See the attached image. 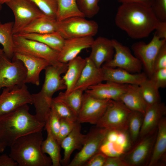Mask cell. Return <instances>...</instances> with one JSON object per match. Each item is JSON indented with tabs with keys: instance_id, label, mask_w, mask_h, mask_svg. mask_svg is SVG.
Instances as JSON below:
<instances>
[{
	"instance_id": "1",
	"label": "cell",
	"mask_w": 166,
	"mask_h": 166,
	"mask_svg": "<svg viewBox=\"0 0 166 166\" xmlns=\"http://www.w3.org/2000/svg\"><path fill=\"white\" fill-rule=\"evenodd\" d=\"M160 21L151 7L135 3H122L115 18L117 26L134 39L148 37Z\"/></svg>"
},
{
	"instance_id": "2",
	"label": "cell",
	"mask_w": 166,
	"mask_h": 166,
	"mask_svg": "<svg viewBox=\"0 0 166 166\" xmlns=\"http://www.w3.org/2000/svg\"><path fill=\"white\" fill-rule=\"evenodd\" d=\"M45 124L30 113L28 104L24 105L0 116V140L10 147L19 137L42 131Z\"/></svg>"
},
{
	"instance_id": "3",
	"label": "cell",
	"mask_w": 166,
	"mask_h": 166,
	"mask_svg": "<svg viewBox=\"0 0 166 166\" xmlns=\"http://www.w3.org/2000/svg\"><path fill=\"white\" fill-rule=\"evenodd\" d=\"M67 68V63L59 62L49 65L45 69V80L41 89L38 93L32 94L36 112L34 115L39 121L45 123L46 121L55 93L66 89L61 75L65 73Z\"/></svg>"
},
{
	"instance_id": "4",
	"label": "cell",
	"mask_w": 166,
	"mask_h": 166,
	"mask_svg": "<svg viewBox=\"0 0 166 166\" xmlns=\"http://www.w3.org/2000/svg\"><path fill=\"white\" fill-rule=\"evenodd\" d=\"M43 140L42 131L20 137L10 146L9 156L20 166H52L50 158L42 151Z\"/></svg>"
},
{
	"instance_id": "5",
	"label": "cell",
	"mask_w": 166,
	"mask_h": 166,
	"mask_svg": "<svg viewBox=\"0 0 166 166\" xmlns=\"http://www.w3.org/2000/svg\"><path fill=\"white\" fill-rule=\"evenodd\" d=\"M97 23L85 17H73L57 21V32L64 39L93 37L98 30Z\"/></svg>"
},
{
	"instance_id": "6",
	"label": "cell",
	"mask_w": 166,
	"mask_h": 166,
	"mask_svg": "<svg viewBox=\"0 0 166 166\" xmlns=\"http://www.w3.org/2000/svg\"><path fill=\"white\" fill-rule=\"evenodd\" d=\"M15 53L28 55L44 59L50 65L58 61L59 52L39 42L24 37L18 34L13 35Z\"/></svg>"
},
{
	"instance_id": "7",
	"label": "cell",
	"mask_w": 166,
	"mask_h": 166,
	"mask_svg": "<svg viewBox=\"0 0 166 166\" xmlns=\"http://www.w3.org/2000/svg\"><path fill=\"white\" fill-rule=\"evenodd\" d=\"M6 4L14 16L13 34L19 33L33 21L44 14L30 0H10Z\"/></svg>"
},
{
	"instance_id": "8",
	"label": "cell",
	"mask_w": 166,
	"mask_h": 166,
	"mask_svg": "<svg viewBox=\"0 0 166 166\" xmlns=\"http://www.w3.org/2000/svg\"><path fill=\"white\" fill-rule=\"evenodd\" d=\"M26 71L20 61L8 58L4 53L0 55V90L25 83Z\"/></svg>"
},
{
	"instance_id": "9",
	"label": "cell",
	"mask_w": 166,
	"mask_h": 166,
	"mask_svg": "<svg viewBox=\"0 0 166 166\" xmlns=\"http://www.w3.org/2000/svg\"><path fill=\"white\" fill-rule=\"evenodd\" d=\"M131 112L121 101L112 100L96 126L108 130L127 131Z\"/></svg>"
},
{
	"instance_id": "10",
	"label": "cell",
	"mask_w": 166,
	"mask_h": 166,
	"mask_svg": "<svg viewBox=\"0 0 166 166\" xmlns=\"http://www.w3.org/2000/svg\"><path fill=\"white\" fill-rule=\"evenodd\" d=\"M108 130L96 127L87 134L86 139L80 151L76 154L68 166H83L94 155L100 151Z\"/></svg>"
},
{
	"instance_id": "11",
	"label": "cell",
	"mask_w": 166,
	"mask_h": 166,
	"mask_svg": "<svg viewBox=\"0 0 166 166\" xmlns=\"http://www.w3.org/2000/svg\"><path fill=\"white\" fill-rule=\"evenodd\" d=\"M29 104H33L32 95L26 84L4 88L0 94V116Z\"/></svg>"
},
{
	"instance_id": "12",
	"label": "cell",
	"mask_w": 166,
	"mask_h": 166,
	"mask_svg": "<svg viewBox=\"0 0 166 166\" xmlns=\"http://www.w3.org/2000/svg\"><path fill=\"white\" fill-rule=\"evenodd\" d=\"M112 100L95 98L84 93L82 102L77 116L80 123L96 124L103 116Z\"/></svg>"
},
{
	"instance_id": "13",
	"label": "cell",
	"mask_w": 166,
	"mask_h": 166,
	"mask_svg": "<svg viewBox=\"0 0 166 166\" xmlns=\"http://www.w3.org/2000/svg\"><path fill=\"white\" fill-rule=\"evenodd\" d=\"M112 41L115 51L113 57L103 66L119 68L132 73L141 72L142 65L129 48L116 39H112Z\"/></svg>"
},
{
	"instance_id": "14",
	"label": "cell",
	"mask_w": 166,
	"mask_h": 166,
	"mask_svg": "<svg viewBox=\"0 0 166 166\" xmlns=\"http://www.w3.org/2000/svg\"><path fill=\"white\" fill-rule=\"evenodd\" d=\"M157 134V129L139 140L136 145L121 156L129 166H140L149 162Z\"/></svg>"
},
{
	"instance_id": "15",
	"label": "cell",
	"mask_w": 166,
	"mask_h": 166,
	"mask_svg": "<svg viewBox=\"0 0 166 166\" xmlns=\"http://www.w3.org/2000/svg\"><path fill=\"white\" fill-rule=\"evenodd\" d=\"M166 39H161L155 34L150 42L146 44L143 42L135 43L132 49L135 56L141 62L149 77L153 72L155 58Z\"/></svg>"
},
{
	"instance_id": "16",
	"label": "cell",
	"mask_w": 166,
	"mask_h": 166,
	"mask_svg": "<svg viewBox=\"0 0 166 166\" xmlns=\"http://www.w3.org/2000/svg\"><path fill=\"white\" fill-rule=\"evenodd\" d=\"M12 59L20 61L25 67L26 71L25 83H30L36 86L40 85L41 72L50 65L44 59L17 53H14Z\"/></svg>"
},
{
	"instance_id": "17",
	"label": "cell",
	"mask_w": 166,
	"mask_h": 166,
	"mask_svg": "<svg viewBox=\"0 0 166 166\" xmlns=\"http://www.w3.org/2000/svg\"><path fill=\"white\" fill-rule=\"evenodd\" d=\"M166 113V107L164 103L160 101L148 105L144 115L139 139L156 131L159 122L164 117Z\"/></svg>"
},
{
	"instance_id": "18",
	"label": "cell",
	"mask_w": 166,
	"mask_h": 166,
	"mask_svg": "<svg viewBox=\"0 0 166 166\" xmlns=\"http://www.w3.org/2000/svg\"><path fill=\"white\" fill-rule=\"evenodd\" d=\"M128 85L106 81L90 86L85 92L100 99L119 101L121 96L127 90Z\"/></svg>"
},
{
	"instance_id": "19",
	"label": "cell",
	"mask_w": 166,
	"mask_h": 166,
	"mask_svg": "<svg viewBox=\"0 0 166 166\" xmlns=\"http://www.w3.org/2000/svg\"><path fill=\"white\" fill-rule=\"evenodd\" d=\"M103 71L104 81H110L121 84L139 85L148 78L144 73H132L118 68L102 66Z\"/></svg>"
},
{
	"instance_id": "20",
	"label": "cell",
	"mask_w": 166,
	"mask_h": 166,
	"mask_svg": "<svg viewBox=\"0 0 166 166\" xmlns=\"http://www.w3.org/2000/svg\"><path fill=\"white\" fill-rule=\"evenodd\" d=\"M90 48L91 51L89 57L98 67L111 60L114 53L112 39L99 37L94 40Z\"/></svg>"
},
{
	"instance_id": "21",
	"label": "cell",
	"mask_w": 166,
	"mask_h": 166,
	"mask_svg": "<svg viewBox=\"0 0 166 166\" xmlns=\"http://www.w3.org/2000/svg\"><path fill=\"white\" fill-rule=\"evenodd\" d=\"M94 40L93 37L65 39L63 47L59 52L58 61L67 63L78 56L83 50L90 48Z\"/></svg>"
},
{
	"instance_id": "22",
	"label": "cell",
	"mask_w": 166,
	"mask_h": 166,
	"mask_svg": "<svg viewBox=\"0 0 166 166\" xmlns=\"http://www.w3.org/2000/svg\"><path fill=\"white\" fill-rule=\"evenodd\" d=\"M85 59V65L73 90L79 89L85 91L89 87L104 81L103 71L102 67H97L89 57Z\"/></svg>"
},
{
	"instance_id": "23",
	"label": "cell",
	"mask_w": 166,
	"mask_h": 166,
	"mask_svg": "<svg viewBox=\"0 0 166 166\" xmlns=\"http://www.w3.org/2000/svg\"><path fill=\"white\" fill-rule=\"evenodd\" d=\"M81 124L77 121L70 133L61 142L60 146L64 150V156L61 159V164L68 165L70 156L76 149H80L86 139L87 134L81 132Z\"/></svg>"
},
{
	"instance_id": "24",
	"label": "cell",
	"mask_w": 166,
	"mask_h": 166,
	"mask_svg": "<svg viewBox=\"0 0 166 166\" xmlns=\"http://www.w3.org/2000/svg\"><path fill=\"white\" fill-rule=\"evenodd\" d=\"M166 151V119L162 117L158 124L157 134L148 166H156L165 159Z\"/></svg>"
},
{
	"instance_id": "25",
	"label": "cell",
	"mask_w": 166,
	"mask_h": 166,
	"mask_svg": "<svg viewBox=\"0 0 166 166\" xmlns=\"http://www.w3.org/2000/svg\"><path fill=\"white\" fill-rule=\"evenodd\" d=\"M86 62V59L77 56L69 61L68 68L62 77L66 86L65 93L67 94L72 92L78 80Z\"/></svg>"
},
{
	"instance_id": "26",
	"label": "cell",
	"mask_w": 166,
	"mask_h": 166,
	"mask_svg": "<svg viewBox=\"0 0 166 166\" xmlns=\"http://www.w3.org/2000/svg\"><path fill=\"white\" fill-rule=\"evenodd\" d=\"M119 101L131 111L139 112L144 115L148 106L140 91L139 86L136 85L128 84L127 90Z\"/></svg>"
},
{
	"instance_id": "27",
	"label": "cell",
	"mask_w": 166,
	"mask_h": 166,
	"mask_svg": "<svg viewBox=\"0 0 166 166\" xmlns=\"http://www.w3.org/2000/svg\"><path fill=\"white\" fill-rule=\"evenodd\" d=\"M57 24L56 19L44 14L33 21L19 33L44 34L53 32L57 31Z\"/></svg>"
},
{
	"instance_id": "28",
	"label": "cell",
	"mask_w": 166,
	"mask_h": 166,
	"mask_svg": "<svg viewBox=\"0 0 166 166\" xmlns=\"http://www.w3.org/2000/svg\"><path fill=\"white\" fill-rule=\"evenodd\" d=\"M45 127L47 136L46 139L42 142V151L44 153L49 155L52 161V166H60V146L52 134L47 122L45 123Z\"/></svg>"
},
{
	"instance_id": "29",
	"label": "cell",
	"mask_w": 166,
	"mask_h": 166,
	"mask_svg": "<svg viewBox=\"0 0 166 166\" xmlns=\"http://www.w3.org/2000/svg\"><path fill=\"white\" fill-rule=\"evenodd\" d=\"M18 34L26 38L43 43L59 52L61 50L65 40L57 31L44 34L24 33Z\"/></svg>"
},
{
	"instance_id": "30",
	"label": "cell",
	"mask_w": 166,
	"mask_h": 166,
	"mask_svg": "<svg viewBox=\"0 0 166 166\" xmlns=\"http://www.w3.org/2000/svg\"><path fill=\"white\" fill-rule=\"evenodd\" d=\"M14 22L2 23L0 22V44L4 54L11 60L14 54L13 28Z\"/></svg>"
},
{
	"instance_id": "31",
	"label": "cell",
	"mask_w": 166,
	"mask_h": 166,
	"mask_svg": "<svg viewBox=\"0 0 166 166\" xmlns=\"http://www.w3.org/2000/svg\"><path fill=\"white\" fill-rule=\"evenodd\" d=\"M84 93L83 91L79 89L73 90L67 94L61 92L53 99L65 104L77 117L82 105Z\"/></svg>"
},
{
	"instance_id": "32",
	"label": "cell",
	"mask_w": 166,
	"mask_h": 166,
	"mask_svg": "<svg viewBox=\"0 0 166 166\" xmlns=\"http://www.w3.org/2000/svg\"><path fill=\"white\" fill-rule=\"evenodd\" d=\"M57 10L56 19L59 21L73 17H85L77 4L76 0H57Z\"/></svg>"
},
{
	"instance_id": "33",
	"label": "cell",
	"mask_w": 166,
	"mask_h": 166,
	"mask_svg": "<svg viewBox=\"0 0 166 166\" xmlns=\"http://www.w3.org/2000/svg\"><path fill=\"white\" fill-rule=\"evenodd\" d=\"M143 117V114L136 111H132L130 114L127 131L132 144L138 140Z\"/></svg>"
},
{
	"instance_id": "34",
	"label": "cell",
	"mask_w": 166,
	"mask_h": 166,
	"mask_svg": "<svg viewBox=\"0 0 166 166\" xmlns=\"http://www.w3.org/2000/svg\"><path fill=\"white\" fill-rule=\"evenodd\" d=\"M138 86L141 94L148 105L160 101L159 89L148 78Z\"/></svg>"
},
{
	"instance_id": "35",
	"label": "cell",
	"mask_w": 166,
	"mask_h": 166,
	"mask_svg": "<svg viewBox=\"0 0 166 166\" xmlns=\"http://www.w3.org/2000/svg\"><path fill=\"white\" fill-rule=\"evenodd\" d=\"M77 4L85 17L91 18L99 12V0H76Z\"/></svg>"
},
{
	"instance_id": "36",
	"label": "cell",
	"mask_w": 166,
	"mask_h": 166,
	"mask_svg": "<svg viewBox=\"0 0 166 166\" xmlns=\"http://www.w3.org/2000/svg\"><path fill=\"white\" fill-rule=\"evenodd\" d=\"M51 108L55 111L61 119L77 121V117L67 106L64 103L53 98Z\"/></svg>"
},
{
	"instance_id": "37",
	"label": "cell",
	"mask_w": 166,
	"mask_h": 166,
	"mask_svg": "<svg viewBox=\"0 0 166 166\" xmlns=\"http://www.w3.org/2000/svg\"><path fill=\"white\" fill-rule=\"evenodd\" d=\"M45 15L56 19L57 10V0H30Z\"/></svg>"
},
{
	"instance_id": "38",
	"label": "cell",
	"mask_w": 166,
	"mask_h": 166,
	"mask_svg": "<svg viewBox=\"0 0 166 166\" xmlns=\"http://www.w3.org/2000/svg\"><path fill=\"white\" fill-rule=\"evenodd\" d=\"M77 121L61 119V124L57 140L60 145L62 141L67 136L74 128Z\"/></svg>"
},
{
	"instance_id": "39",
	"label": "cell",
	"mask_w": 166,
	"mask_h": 166,
	"mask_svg": "<svg viewBox=\"0 0 166 166\" xmlns=\"http://www.w3.org/2000/svg\"><path fill=\"white\" fill-rule=\"evenodd\" d=\"M149 79L153 84L159 89L166 87V68L153 71Z\"/></svg>"
},
{
	"instance_id": "40",
	"label": "cell",
	"mask_w": 166,
	"mask_h": 166,
	"mask_svg": "<svg viewBox=\"0 0 166 166\" xmlns=\"http://www.w3.org/2000/svg\"><path fill=\"white\" fill-rule=\"evenodd\" d=\"M46 122L48 124L52 134L57 139L60 126L61 119L52 108Z\"/></svg>"
},
{
	"instance_id": "41",
	"label": "cell",
	"mask_w": 166,
	"mask_h": 166,
	"mask_svg": "<svg viewBox=\"0 0 166 166\" xmlns=\"http://www.w3.org/2000/svg\"><path fill=\"white\" fill-rule=\"evenodd\" d=\"M151 7L159 21H166V0H154Z\"/></svg>"
},
{
	"instance_id": "42",
	"label": "cell",
	"mask_w": 166,
	"mask_h": 166,
	"mask_svg": "<svg viewBox=\"0 0 166 166\" xmlns=\"http://www.w3.org/2000/svg\"><path fill=\"white\" fill-rule=\"evenodd\" d=\"M166 68V42L161 46L154 61L153 71Z\"/></svg>"
},
{
	"instance_id": "43",
	"label": "cell",
	"mask_w": 166,
	"mask_h": 166,
	"mask_svg": "<svg viewBox=\"0 0 166 166\" xmlns=\"http://www.w3.org/2000/svg\"><path fill=\"white\" fill-rule=\"evenodd\" d=\"M107 156L100 151L90 158L84 166H104Z\"/></svg>"
},
{
	"instance_id": "44",
	"label": "cell",
	"mask_w": 166,
	"mask_h": 166,
	"mask_svg": "<svg viewBox=\"0 0 166 166\" xmlns=\"http://www.w3.org/2000/svg\"><path fill=\"white\" fill-rule=\"evenodd\" d=\"M104 166H129L121 156H107Z\"/></svg>"
},
{
	"instance_id": "45",
	"label": "cell",
	"mask_w": 166,
	"mask_h": 166,
	"mask_svg": "<svg viewBox=\"0 0 166 166\" xmlns=\"http://www.w3.org/2000/svg\"><path fill=\"white\" fill-rule=\"evenodd\" d=\"M155 34L161 39H166V21H160Z\"/></svg>"
},
{
	"instance_id": "46",
	"label": "cell",
	"mask_w": 166,
	"mask_h": 166,
	"mask_svg": "<svg viewBox=\"0 0 166 166\" xmlns=\"http://www.w3.org/2000/svg\"><path fill=\"white\" fill-rule=\"evenodd\" d=\"M18 163L13 158L6 154L0 156V166H17Z\"/></svg>"
},
{
	"instance_id": "47",
	"label": "cell",
	"mask_w": 166,
	"mask_h": 166,
	"mask_svg": "<svg viewBox=\"0 0 166 166\" xmlns=\"http://www.w3.org/2000/svg\"><path fill=\"white\" fill-rule=\"evenodd\" d=\"M121 3H135L140 4L151 7L154 0H117Z\"/></svg>"
},
{
	"instance_id": "48",
	"label": "cell",
	"mask_w": 166,
	"mask_h": 166,
	"mask_svg": "<svg viewBox=\"0 0 166 166\" xmlns=\"http://www.w3.org/2000/svg\"><path fill=\"white\" fill-rule=\"evenodd\" d=\"M6 146L0 140V153L2 152Z\"/></svg>"
},
{
	"instance_id": "49",
	"label": "cell",
	"mask_w": 166,
	"mask_h": 166,
	"mask_svg": "<svg viewBox=\"0 0 166 166\" xmlns=\"http://www.w3.org/2000/svg\"><path fill=\"white\" fill-rule=\"evenodd\" d=\"M10 0H0V3L2 5L3 4L6 3Z\"/></svg>"
},
{
	"instance_id": "50",
	"label": "cell",
	"mask_w": 166,
	"mask_h": 166,
	"mask_svg": "<svg viewBox=\"0 0 166 166\" xmlns=\"http://www.w3.org/2000/svg\"><path fill=\"white\" fill-rule=\"evenodd\" d=\"M3 53V52L2 49L0 48V55Z\"/></svg>"
},
{
	"instance_id": "51",
	"label": "cell",
	"mask_w": 166,
	"mask_h": 166,
	"mask_svg": "<svg viewBox=\"0 0 166 166\" xmlns=\"http://www.w3.org/2000/svg\"><path fill=\"white\" fill-rule=\"evenodd\" d=\"M2 9V4L0 3V10Z\"/></svg>"
}]
</instances>
